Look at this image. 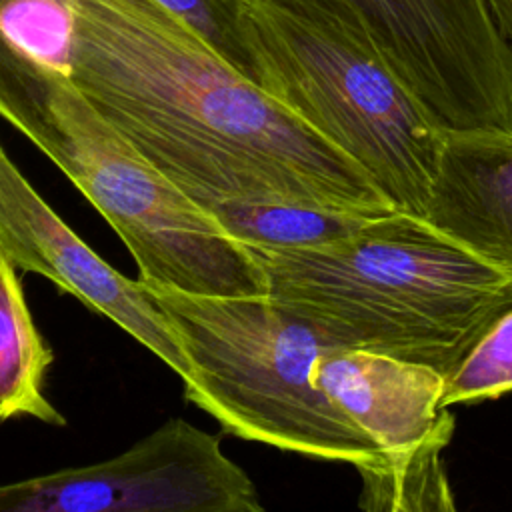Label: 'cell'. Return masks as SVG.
I'll list each match as a JSON object with an SVG mask.
<instances>
[{
  "mask_svg": "<svg viewBox=\"0 0 512 512\" xmlns=\"http://www.w3.org/2000/svg\"><path fill=\"white\" fill-rule=\"evenodd\" d=\"M68 78L204 210L288 200L398 210L374 178L154 0H72Z\"/></svg>",
  "mask_w": 512,
  "mask_h": 512,
  "instance_id": "1",
  "label": "cell"
},
{
  "mask_svg": "<svg viewBox=\"0 0 512 512\" xmlns=\"http://www.w3.org/2000/svg\"><path fill=\"white\" fill-rule=\"evenodd\" d=\"M250 250L264 270L266 296L338 346L426 364L444 376L512 308V272L404 210L372 216L322 246Z\"/></svg>",
  "mask_w": 512,
  "mask_h": 512,
  "instance_id": "2",
  "label": "cell"
},
{
  "mask_svg": "<svg viewBox=\"0 0 512 512\" xmlns=\"http://www.w3.org/2000/svg\"><path fill=\"white\" fill-rule=\"evenodd\" d=\"M0 118L106 218L138 278L196 294H268L254 252L158 172L66 74L0 50Z\"/></svg>",
  "mask_w": 512,
  "mask_h": 512,
  "instance_id": "3",
  "label": "cell"
},
{
  "mask_svg": "<svg viewBox=\"0 0 512 512\" xmlns=\"http://www.w3.org/2000/svg\"><path fill=\"white\" fill-rule=\"evenodd\" d=\"M254 82L426 218L442 128L340 0H238Z\"/></svg>",
  "mask_w": 512,
  "mask_h": 512,
  "instance_id": "4",
  "label": "cell"
},
{
  "mask_svg": "<svg viewBox=\"0 0 512 512\" xmlns=\"http://www.w3.org/2000/svg\"><path fill=\"white\" fill-rule=\"evenodd\" d=\"M142 280V278H140ZM192 366L188 402L226 434L354 468L382 450L316 386V360L338 346L270 296H218L142 280Z\"/></svg>",
  "mask_w": 512,
  "mask_h": 512,
  "instance_id": "5",
  "label": "cell"
},
{
  "mask_svg": "<svg viewBox=\"0 0 512 512\" xmlns=\"http://www.w3.org/2000/svg\"><path fill=\"white\" fill-rule=\"evenodd\" d=\"M442 130L512 128V44L488 0H340Z\"/></svg>",
  "mask_w": 512,
  "mask_h": 512,
  "instance_id": "6",
  "label": "cell"
},
{
  "mask_svg": "<svg viewBox=\"0 0 512 512\" xmlns=\"http://www.w3.org/2000/svg\"><path fill=\"white\" fill-rule=\"evenodd\" d=\"M216 434L170 418L128 450L0 484V512H262Z\"/></svg>",
  "mask_w": 512,
  "mask_h": 512,
  "instance_id": "7",
  "label": "cell"
},
{
  "mask_svg": "<svg viewBox=\"0 0 512 512\" xmlns=\"http://www.w3.org/2000/svg\"><path fill=\"white\" fill-rule=\"evenodd\" d=\"M0 250L24 272L40 274L106 316L186 382L192 366L176 332L140 278L98 256L36 192L0 144Z\"/></svg>",
  "mask_w": 512,
  "mask_h": 512,
  "instance_id": "8",
  "label": "cell"
},
{
  "mask_svg": "<svg viewBox=\"0 0 512 512\" xmlns=\"http://www.w3.org/2000/svg\"><path fill=\"white\" fill-rule=\"evenodd\" d=\"M312 378L382 454L452 438L454 416L440 406L444 374L432 366L358 348H330L316 360Z\"/></svg>",
  "mask_w": 512,
  "mask_h": 512,
  "instance_id": "9",
  "label": "cell"
},
{
  "mask_svg": "<svg viewBox=\"0 0 512 512\" xmlns=\"http://www.w3.org/2000/svg\"><path fill=\"white\" fill-rule=\"evenodd\" d=\"M426 220L512 272V128L442 132Z\"/></svg>",
  "mask_w": 512,
  "mask_h": 512,
  "instance_id": "10",
  "label": "cell"
},
{
  "mask_svg": "<svg viewBox=\"0 0 512 512\" xmlns=\"http://www.w3.org/2000/svg\"><path fill=\"white\" fill-rule=\"evenodd\" d=\"M16 270L0 250V422L28 416L64 426L44 394L54 354L34 324Z\"/></svg>",
  "mask_w": 512,
  "mask_h": 512,
  "instance_id": "11",
  "label": "cell"
},
{
  "mask_svg": "<svg viewBox=\"0 0 512 512\" xmlns=\"http://www.w3.org/2000/svg\"><path fill=\"white\" fill-rule=\"evenodd\" d=\"M208 212L244 246L266 250L322 246L350 236L368 218L378 216L288 200H230L214 204Z\"/></svg>",
  "mask_w": 512,
  "mask_h": 512,
  "instance_id": "12",
  "label": "cell"
},
{
  "mask_svg": "<svg viewBox=\"0 0 512 512\" xmlns=\"http://www.w3.org/2000/svg\"><path fill=\"white\" fill-rule=\"evenodd\" d=\"M450 438H434L414 450L382 454L356 468L362 478L360 508L372 512L454 510V498L440 452Z\"/></svg>",
  "mask_w": 512,
  "mask_h": 512,
  "instance_id": "13",
  "label": "cell"
},
{
  "mask_svg": "<svg viewBox=\"0 0 512 512\" xmlns=\"http://www.w3.org/2000/svg\"><path fill=\"white\" fill-rule=\"evenodd\" d=\"M512 390V308H508L444 376L442 408L498 398Z\"/></svg>",
  "mask_w": 512,
  "mask_h": 512,
  "instance_id": "14",
  "label": "cell"
},
{
  "mask_svg": "<svg viewBox=\"0 0 512 512\" xmlns=\"http://www.w3.org/2000/svg\"><path fill=\"white\" fill-rule=\"evenodd\" d=\"M194 34H198L214 52H218L240 74L254 82V66L244 42L238 0H154ZM256 84V82H254Z\"/></svg>",
  "mask_w": 512,
  "mask_h": 512,
  "instance_id": "15",
  "label": "cell"
},
{
  "mask_svg": "<svg viewBox=\"0 0 512 512\" xmlns=\"http://www.w3.org/2000/svg\"><path fill=\"white\" fill-rule=\"evenodd\" d=\"M494 18L506 36V40L512 44V0H488Z\"/></svg>",
  "mask_w": 512,
  "mask_h": 512,
  "instance_id": "16",
  "label": "cell"
}]
</instances>
